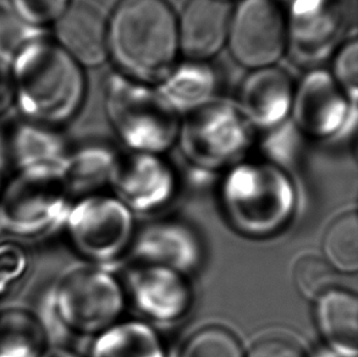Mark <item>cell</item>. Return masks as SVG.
Instances as JSON below:
<instances>
[{
  "label": "cell",
  "instance_id": "obj_14",
  "mask_svg": "<svg viewBox=\"0 0 358 357\" xmlns=\"http://www.w3.org/2000/svg\"><path fill=\"white\" fill-rule=\"evenodd\" d=\"M346 94L330 75L310 74L294 93L291 111L301 130L313 137L338 134L346 116Z\"/></svg>",
  "mask_w": 358,
  "mask_h": 357
},
{
  "label": "cell",
  "instance_id": "obj_30",
  "mask_svg": "<svg viewBox=\"0 0 358 357\" xmlns=\"http://www.w3.org/2000/svg\"><path fill=\"white\" fill-rule=\"evenodd\" d=\"M14 106L11 60L0 54V116Z\"/></svg>",
  "mask_w": 358,
  "mask_h": 357
},
{
  "label": "cell",
  "instance_id": "obj_20",
  "mask_svg": "<svg viewBox=\"0 0 358 357\" xmlns=\"http://www.w3.org/2000/svg\"><path fill=\"white\" fill-rule=\"evenodd\" d=\"M90 357H165V350L155 329L140 321H127L96 335Z\"/></svg>",
  "mask_w": 358,
  "mask_h": 357
},
{
  "label": "cell",
  "instance_id": "obj_22",
  "mask_svg": "<svg viewBox=\"0 0 358 357\" xmlns=\"http://www.w3.org/2000/svg\"><path fill=\"white\" fill-rule=\"evenodd\" d=\"M117 160L101 147H85L69 152L62 165L64 183L70 196L83 197L98 193L109 183Z\"/></svg>",
  "mask_w": 358,
  "mask_h": 357
},
{
  "label": "cell",
  "instance_id": "obj_7",
  "mask_svg": "<svg viewBox=\"0 0 358 357\" xmlns=\"http://www.w3.org/2000/svg\"><path fill=\"white\" fill-rule=\"evenodd\" d=\"M63 227L73 251L98 265L117 261L135 235L130 208L101 192L71 202Z\"/></svg>",
  "mask_w": 358,
  "mask_h": 357
},
{
  "label": "cell",
  "instance_id": "obj_3",
  "mask_svg": "<svg viewBox=\"0 0 358 357\" xmlns=\"http://www.w3.org/2000/svg\"><path fill=\"white\" fill-rule=\"evenodd\" d=\"M125 306V294L117 278L101 267L80 266L59 276L37 311L54 335H98L117 323Z\"/></svg>",
  "mask_w": 358,
  "mask_h": 357
},
{
  "label": "cell",
  "instance_id": "obj_5",
  "mask_svg": "<svg viewBox=\"0 0 358 357\" xmlns=\"http://www.w3.org/2000/svg\"><path fill=\"white\" fill-rule=\"evenodd\" d=\"M62 165L15 170L10 175L0 192V223L5 234L29 239L63 227L71 196L64 183Z\"/></svg>",
  "mask_w": 358,
  "mask_h": 357
},
{
  "label": "cell",
  "instance_id": "obj_17",
  "mask_svg": "<svg viewBox=\"0 0 358 357\" xmlns=\"http://www.w3.org/2000/svg\"><path fill=\"white\" fill-rule=\"evenodd\" d=\"M315 301L317 326L330 349L357 357V296L349 290L331 288Z\"/></svg>",
  "mask_w": 358,
  "mask_h": 357
},
{
  "label": "cell",
  "instance_id": "obj_18",
  "mask_svg": "<svg viewBox=\"0 0 358 357\" xmlns=\"http://www.w3.org/2000/svg\"><path fill=\"white\" fill-rule=\"evenodd\" d=\"M5 148L15 170L62 165L69 153L57 127L26 119L15 125Z\"/></svg>",
  "mask_w": 358,
  "mask_h": 357
},
{
  "label": "cell",
  "instance_id": "obj_4",
  "mask_svg": "<svg viewBox=\"0 0 358 357\" xmlns=\"http://www.w3.org/2000/svg\"><path fill=\"white\" fill-rule=\"evenodd\" d=\"M222 204L238 232L266 237L279 232L290 220L295 190L287 175L275 165L243 163L224 180Z\"/></svg>",
  "mask_w": 358,
  "mask_h": 357
},
{
  "label": "cell",
  "instance_id": "obj_19",
  "mask_svg": "<svg viewBox=\"0 0 358 357\" xmlns=\"http://www.w3.org/2000/svg\"><path fill=\"white\" fill-rule=\"evenodd\" d=\"M52 345L38 312L24 306L0 309V357H39Z\"/></svg>",
  "mask_w": 358,
  "mask_h": 357
},
{
  "label": "cell",
  "instance_id": "obj_28",
  "mask_svg": "<svg viewBox=\"0 0 358 357\" xmlns=\"http://www.w3.org/2000/svg\"><path fill=\"white\" fill-rule=\"evenodd\" d=\"M331 78L346 97L356 99L357 93V42L345 44L335 57Z\"/></svg>",
  "mask_w": 358,
  "mask_h": 357
},
{
  "label": "cell",
  "instance_id": "obj_1",
  "mask_svg": "<svg viewBox=\"0 0 358 357\" xmlns=\"http://www.w3.org/2000/svg\"><path fill=\"white\" fill-rule=\"evenodd\" d=\"M14 106L26 120L57 127L78 114L86 96L83 69L53 39L39 36L11 58Z\"/></svg>",
  "mask_w": 358,
  "mask_h": 357
},
{
  "label": "cell",
  "instance_id": "obj_21",
  "mask_svg": "<svg viewBox=\"0 0 358 357\" xmlns=\"http://www.w3.org/2000/svg\"><path fill=\"white\" fill-rule=\"evenodd\" d=\"M159 92L175 111H197L208 103L215 86L213 71L202 62L171 69L162 80Z\"/></svg>",
  "mask_w": 358,
  "mask_h": 357
},
{
  "label": "cell",
  "instance_id": "obj_26",
  "mask_svg": "<svg viewBox=\"0 0 358 357\" xmlns=\"http://www.w3.org/2000/svg\"><path fill=\"white\" fill-rule=\"evenodd\" d=\"M29 270V253L21 244L0 241V300L24 279Z\"/></svg>",
  "mask_w": 358,
  "mask_h": 357
},
{
  "label": "cell",
  "instance_id": "obj_11",
  "mask_svg": "<svg viewBox=\"0 0 358 357\" xmlns=\"http://www.w3.org/2000/svg\"><path fill=\"white\" fill-rule=\"evenodd\" d=\"M52 26L54 42L81 68H97L109 59L107 20L92 5L73 0Z\"/></svg>",
  "mask_w": 358,
  "mask_h": 357
},
{
  "label": "cell",
  "instance_id": "obj_2",
  "mask_svg": "<svg viewBox=\"0 0 358 357\" xmlns=\"http://www.w3.org/2000/svg\"><path fill=\"white\" fill-rule=\"evenodd\" d=\"M176 18L165 0H120L107 20L109 58L131 80L162 81L179 53Z\"/></svg>",
  "mask_w": 358,
  "mask_h": 357
},
{
  "label": "cell",
  "instance_id": "obj_8",
  "mask_svg": "<svg viewBox=\"0 0 358 357\" xmlns=\"http://www.w3.org/2000/svg\"><path fill=\"white\" fill-rule=\"evenodd\" d=\"M287 43V20L276 0H240L231 9L227 44L242 66H274Z\"/></svg>",
  "mask_w": 358,
  "mask_h": 357
},
{
  "label": "cell",
  "instance_id": "obj_12",
  "mask_svg": "<svg viewBox=\"0 0 358 357\" xmlns=\"http://www.w3.org/2000/svg\"><path fill=\"white\" fill-rule=\"evenodd\" d=\"M231 8L224 0H187L178 22L179 52L191 62L213 58L228 41Z\"/></svg>",
  "mask_w": 358,
  "mask_h": 357
},
{
  "label": "cell",
  "instance_id": "obj_15",
  "mask_svg": "<svg viewBox=\"0 0 358 357\" xmlns=\"http://www.w3.org/2000/svg\"><path fill=\"white\" fill-rule=\"evenodd\" d=\"M185 126L182 146L189 160L202 169L217 170L231 164L246 150L241 122L230 111L223 122H202L197 116Z\"/></svg>",
  "mask_w": 358,
  "mask_h": 357
},
{
  "label": "cell",
  "instance_id": "obj_33",
  "mask_svg": "<svg viewBox=\"0 0 358 357\" xmlns=\"http://www.w3.org/2000/svg\"><path fill=\"white\" fill-rule=\"evenodd\" d=\"M315 357H351L346 356V355H343V354L338 353V351H335L333 349H324V350H322L320 353L317 354Z\"/></svg>",
  "mask_w": 358,
  "mask_h": 357
},
{
  "label": "cell",
  "instance_id": "obj_32",
  "mask_svg": "<svg viewBox=\"0 0 358 357\" xmlns=\"http://www.w3.org/2000/svg\"><path fill=\"white\" fill-rule=\"evenodd\" d=\"M10 164L9 157L6 153L5 145L0 144V192L4 188L5 183L8 181L10 175H8V165Z\"/></svg>",
  "mask_w": 358,
  "mask_h": 357
},
{
  "label": "cell",
  "instance_id": "obj_31",
  "mask_svg": "<svg viewBox=\"0 0 358 357\" xmlns=\"http://www.w3.org/2000/svg\"><path fill=\"white\" fill-rule=\"evenodd\" d=\"M39 357H81L71 349L66 348L60 344H52L48 349Z\"/></svg>",
  "mask_w": 358,
  "mask_h": 357
},
{
  "label": "cell",
  "instance_id": "obj_10",
  "mask_svg": "<svg viewBox=\"0 0 358 357\" xmlns=\"http://www.w3.org/2000/svg\"><path fill=\"white\" fill-rule=\"evenodd\" d=\"M129 290L136 307L158 322L184 317L192 304V290L185 274L166 267H137L129 275Z\"/></svg>",
  "mask_w": 358,
  "mask_h": 357
},
{
  "label": "cell",
  "instance_id": "obj_6",
  "mask_svg": "<svg viewBox=\"0 0 358 357\" xmlns=\"http://www.w3.org/2000/svg\"><path fill=\"white\" fill-rule=\"evenodd\" d=\"M106 108L121 140L138 153L159 155L173 145L179 132L176 111L159 92L137 81L113 78Z\"/></svg>",
  "mask_w": 358,
  "mask_h": 357
},
{
  "label": "cell",
  "instance_id": "obj_24",
  "mask_svg": "<svg viewBox=\"0 0 358 357\" xmlns=\"http://www.w3.org/2000/svg\"><path fill=\"white\" fill-rule=\"evenodd\" d=\"M179 357H245L235 334L224 327L210 326L185 343Z\"/></svg>",
  "mask_w": 358,
  "mask_h": 357
},
{
  "label": "cell",
  "instance_id": "obj_13",
  "mask_svg": "<svg viewBox=\"0 0 358 357\" xmlns=\"http://www.w3.org/2000/svg\"><path fill=\"white\" fill-rule=\"evenodd\" d=\"M136 256L143 265L162 266L182 274L202 261V246L191 227L178 220H159L145 225L135 241Z\"/></svg>",
  "mask_w": 358,
  "mask_h": 357
},
{
  "label": "cell",
  "instance_id": "obj_29",
  "mask_svg": "<svg viewBox=\"0 0 358 357\" xmlns=\"http://www.w3.org/2000/svg\"><path fill=\"white\" fill-rule=\"evenodd\" d=\"M247 357H306V355L295 342L282 337H269L257 342Z\"/></svg>",
  "mask_w": 358,
  "mask_h": 357
},
{
  "label": "cell",
  "instance_id": "obj_25",
  "mask_svg": "<svg viewBox=\"0 0 358 357\" xmlns=\"http://www.w3.org/2000/svg\"><path fill=\"white\" fill-rule=\"evenodd\" d=\"M296 288L305 299L317 300L331 289L334 283V270L322 257H302L294 268Z\"/></svg>",
  "mask_w": 358,
  "mask_h": 357
},
{
  "label": "cell",
  "instance_id": "obj_34",
  "mask_svg": "<svg viewBox=\"0 0 358 357\" xmlns=\"http://www.w3.org/2000/svg\"><path fill=\"white\" fill-rule=\"evenodd\" d=\"M224 1H229V0H224Z\"/></svg>",
  "mask_w": 358,
  "mask_h": 357
},
{
  "label": "cell",
  "instance_id": "obj_23",
  "mask_svg": "<svg viewBox=\"0 0 358 357\" xmlns=\"http://www.w3.org/2000/svg\"><path fill=\"white\" fill-rule=\"evenodd\" d=\"M323 253L333 270L346 274L357 272V213H345L330 224L323 237Z\"/></svg>",
  "mask_w": 358,
  "mask_h": 357
},
{
  "label": "cell",
  "instance_id": "obj_16",
  "mask_svg": "<svg viewBox=\"0 0 358 357\" xmlns=\"http://www.w3.org/2000/svg\"><path fill=\"white\" fill-rule=\"evenodd\" d=\"M294 93L290 78L275 65L251 70L238 96L242 115L258 127L278 126L291 113Z\"/></svg>",
  "mask_w": 358,
  "mask_h": 357
},
{
  "label": "cell",
  "instance_id": "obj_9",
  "mask_svg": "<svg viewBox=\"0 0 358 357\" xmlns=\"http://www.w3.org/2000/svg\"><path fill=\"white\" fill-rule=\"evenodd\" d=\"M109 183L131 211L150 212L174 196L176 178L158 155L138 153L117 160Z\"/></svg>",
  "mask_w": 358,
  "mask_h": 357
},
{
  "label": "cell",
  "instance_id": "obj_27",
  "mask_svg": "<svg viewBox=\"0 0 358 357\" xmlns=\"http://www.w3.org/2000/svg\"><path fill=\"white\" fill-rule=\"evenodd\" d=\"M11 10L24 24L34 29L53 24L73 0H6Z\"/></svg>",
  "mask_w": 358,
  "mask_h": 357
}]
</instances>
